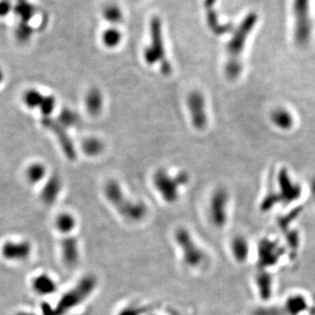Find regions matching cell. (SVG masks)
Segmentation results:
<instances>
[{"label": "cell", "mask_w": 315, "mask_h": 315, "mask_svg": "<svg viewBox=\"0 0 315 315\" xmlns=\"http://www.w3.org/2000/svg\"><path fill=\"white\" fill-rule=\"evenodd\" d=\"M57 100L53 95H45L38 110L42 118H51L56 109Z\"/></svg>", "instance_id": "cell-30"}, {"label": "cell", "mask_w": 315, "mask_h": 315, "mask_svg": "<svg viewBox=\"0 0 315 315\" xmlns=\"http://www.w3.org/2000/svg\"><path fill=\"white\" fill-rule=\"evenodd\" d=\"M4 80V73L3 71V69L0 68V85L3 84V82Z\"/></svg>", "instance_id": "cell-35"}, {"label": "cell", "mask_w": 315, "mask_h": 315, "mask_svg": "<svg viewBox=\"0 0 315 315\" xmlns=\"http://www.w3.org/2000/svg\"><path fill=\"white\" fill-rule=\"evenodd\" d=\"M118 315H141V310L137 307H127L123 309Z\"/></svg>", "instance_id": "cell-34"}, {"label": "cell", "mask_w": 315, "mask_h": 315, "mask_svg": "<svg viewBox=\"0 0 315 315\" xmlns=\"http://www.w3.org/2000/svg\"><path fill=\"white\" fill-rule=\"evenodd\" d=\"M12 10V4L10 0H0V18H5Z\"/></svg>", "instance_id": "cell-33"}, {"label": "cell", "mask_w": 315, "mask_h": 315, "mask_svg": "<svg viewBox=\"0 0 315 315\" xmlns=\"http://www.w3.org/2000/svg\"><path fill=\"white\" fill-rule=\"evenodd\" d=\"M312 193H313V195H314V198H315V178L314 179V180L312 182Z\"/></svg>", "instance_id": "cell-36"}, {"label": "cell", "mask_w": 315, "mask_h": 315, "mask_svg": "<svg viewBox=\"0 0 315 315\" xmlns=\"http://www.w3.org/2000/svg\"><path fill=\"white\" fill-rule=\"evenodd\" d=\"M228 193L224 187L213 192L209 201V219L217 228L225 227L228 222Z\"/></svg>", "instance_id": "cell-8"}, {"label": "cell", "mask_w": 315, "mask_h": 315, "mask_svg": "<svg viewBox=\"0 0 315 315\" xmlns=\"http://www.w3.org/2000/svg\"><path fill=\"white\" fill-rule=\"evenodd\" d=\"M258 264L262 268L275 265L278 260L279 249L276 243L270 240H264L258 243Z\"/></svg>", "instance_id": "cell-15"}, {"label": "cell", "mask_w": 315, "mask_h": 315, "mask_svg": "<svg viewBox=\"0 0 315 315\" xmlns=\"http://www.w3.org/2000/svg\"><path fill=\"white\" fill-rule=\"evenodd\" d=\"M102 15L105 21L112 25H118L124 20V13L121 8L116 4H108L103 8Z\"/></svg>", "instance_id": "cell-26"}, {"label": "cell", "mask_w": 315, "mask_h": 315, "mask_svg": "<svg viewBox=\"0 0 315 315\" xmlns=\"http://www.w3.org/2000/svg\"><path fill=\"white\" fill-rule=\"evenodd\" d=\"M47 175L46 165L42 162H34L30 164L26 169V178L32 185H36L43 181Z\"/></svg>", "instance_id": "cell-21"}, {"label": "cell", "mask_w": 315, "mask_h": 315, "mask_svg": "<svg viewBox=\"0 0 315 315\" xmlns=\"http://www.w3.org/2000/svg\"><path fill=\"white\" fill-rule=\"evenodd\" d=\"M61 257L65 265L74 267L80 259V247L78 240L74 236H66L61 243Z\"/></svg>", "instance_id": "cell-16"}, {"label": "cell", "mask_w": 315, "mask_h": 315, "mask_svg": "<svg viewBox=\"0 0 315 315\" xmlns=\"http://www.w3.org/2000/svg\"><path fill=\"white\" fill-rule=\"evenodd\" d=\"M17 15L20 18V22L29 23L34 16V6L29 3H20L15 7Z\"/></svg>", "instance_id": "cell-32"}, {"label": "cell", "mask_w": 315, "mask_h": 315, "mask_svg": "<svg viewBox=\"0 0 315 315\" xmlns=\"http://www.w3.org/2000/svg\"><path fill=\"white\" fill-rule=\"evenodd\" d=\"M150 45L144 50V60L146 64H160V71L164 76H169L172 73L170 61L167 60V53L164 43L162 22L158 16H153L150 22Z\"/></svg>", "instance_id": "cell-4"}, {"label": "cell", "mask_w": 315, "mask_h": 315, "mask_svg": "<svg viewBox=\"0 0 315 315\" xmlns=\"http://www.w3.org/2000/svg\"><path fill=\"white\" fill-rule=\"evenodd\" d=\"M103 192L110 205L126 220L137 223L146 217L148 212L146 205L142 201H133L127 197L118 181L109 180L104 186Z\"/></svg>", "instance_id": "cell-2"}, {"label": "cell", "mask_w": 315, "mask_h": 315, "mask_svg": "<svg viewBox=\"0 0 315 315\" xmlns=\"http://www.w3.org/2000/svg\"><path fill=\"white\" fill-rule=\"evenodd\" d=\"M258 22V14L251 12L242 19L239 26L233 31L231 38L226 46L227 60L225 64V75L228 80L235 81L239 77L242 70V55L247 41Z\"/></svg>", "instance_id": "cell-1"}, {"label": "cell", "mask_w": 315, "mask_h": 315, "mask_svg": "<svg viewBox=\"0 0 315 315\" xmlns=\"http://www.w3.org/2000/svg\"><path fill=\"white\" fill-rule=\"evenodd\" d=\"M32 287L37 294L47 296L56 291L57 285L55 281L47 274H41L32 281Z\"/></svg>", "instance_id": "cell-19"}, {"label": "cell", "mask_w": 315, "mask_h": 315, "mask_svg": "<svg viewBox=\"0 0 315 315\" xmlns=\"http://www.w3.org/2000/svg\"><path fill=\"white\" fill-rule=\"evenodd\" d=\"M217 2V0H205L204 6L206 9L207 24L209 26V30L211 31L214 35L221 36L233 31V26L230 24L224 25L219 22L218 14L215 8Z\"/></svg>", "instance_id": "cell-13"}, {"label": "cell", "mask_w": 315, "mask_h": 315, "mask_svg": "<svg viewBox=\"0 0 315 315\" xmlns=\"http://www.w3.org/2000/svg\"><path fill=\"white\" fill-rule=\"evenodd\" d=\"M229 248L232 257L235 259V262L239 264L247 262L250 257L251 247L246 237L243 235H235L230 241Z\"/></svg>", "instance_id": "cell-17"}, {"label": "cell", "mask_w": 315, "mask_h": 315, "mask_svg": "<svg viewBox=\"0 0 315 315\" xmlns=\"http://www.w3.org/2000/svg\"><path fill=\"white\" fill-rule=\"evenodd\" d=\"M44 95H43L37 89L30 88L24 92L22 101L27 108L30 110H35V109H39L42 100L44 98Z\"/></svg>", "instance_id": "cell-28"}, {"label": "cell", "mask_w": 315, "mask_h": 315, "mask_svg": "<svg viewBox=\"0 0 315 315\" xmlns=\"http://www.w3.org/2000/svg\"><path fill=\"white\" fill-rule=\"evenodd\" d=\"M42 125L45 129L48 130L57 137L58 143L67 159H69V160H76V152L75 144L68 133V130L60 125L57 120L52 117L42 118Z\"/></svg>", "instance_id": "cell-10"}, {"label": "cell", "mask_w": 315, "mask_h": 315, "mask_svg": "<svg viewBox=\"0 0 315 315\" xmlns=\"http://www.w3.org/2000/svg\"><path fill=\"white\" fill-rule=\"evenodd\" d=\"M307 308V300L301 295H293L285 301V309L291 315L302 314Z\"/></svg>", "instance_id": "cell-29"}, {"label": "cell", "mask_w": 315, "mask_h": 315, "mask_svg": "<svg viewBox=\"0 0 315 315\" xmlns=\"http://www.w3.org/2000/svg\"><path fill=\"white\" fill-rule=\"evenodd\" d=\"M278 184H279V193H277L280 201L286 203H291L300 197L302 189L299 184L293 182L290 178L288 172L282 169L278 174Z\"/></svg>", "instance_id": "cell-12"}, {"label": "cell", "mask_w": 315, "mask_h": 315, "mask_svg": "<svg viewBox=\"0 0 315 315\" xmlns=\"http://www.w3.org/2000/svg\"><path fill=\"white\" fill-rule=\"evenodd\" d=\"M152 181L164 201L172 204L178 201L180 197L179 188L189 181V175L186 172L182 171L172 177L165 169H159L154 173Z\"/></svg>", "instance_id": "cell-7"}, {"label": "cell", "mask_w": 315, "mask_h": 315, "mask_svg": "<svg viewBox=\"0 0 315 315\" xmlns=\"http://www.w3.org/2000/svg\"><path fill=\"white\" fill-rule=\"evenodd\" d=\"M56 120L60 125L67 130L78 127L81 124V118L79 114L68 107L61 109L56 118Z\"/></svg>", "instance_id": "cell-22"}, {"label": "cell", "mask_w": 315, "mask_h": 315, "mask_svg": "<svg viewBox=\"0 0 315 315\" xmlns=\"http://www.w3.org/2000/svg\"><path fill=\"white\" fill-rule=\"evenodd\" d=\"M84 103L90 116L98 117L103 109V93L97 88H92L85 95Z\"/></svg>", "instance_id": "cell-18"}, {"label": "cell", "mask_w": 315, "mask_h": 315, "mask_svg": "<svg viewBox=\"0 0 315 315\" xmlns=\"http://www.w3.org/2000/svg\"><path fill=\"white\" fill-rule=\"evenodd\" d=\"M186 106L189 111L191 123L194 129L202 131L208 125V114L206 109V100L202 93L194 90L186 97Z\"/></svg>", "instance_id": "cell-9"}, {"label": "cell", "mask_w": 315, "mask_h": 315, "mask_svg": "<svg viewBox=\"0 0 315 315\" xmlns=\"http://www.w3.org/2000/svg\"><path fill=\"white\" fill-rule=\"evenodd\" d=\"M97 286V279L93 275H86L82 277L78 283L69 292L61 297L55 308L43 306L42 311L44 315H65L76 307L84 303L91 296Z\"/></svg>", "instance_id": "cell-3"}, {"label": "cell", "mask_w": 315, "mask_h": 315, "mask_svg": "<svg viewBox=\"0 0 315 315\" xmlns=\"http://www.w3.org/2000/svg\"><path fill=\"white\" fill-rule=\"evenodd\" d=\"M292 15L294 41L299 46H305L313 31L311 0H292Z\"/></svg>", "instance_id": "cell-6"}, {"label": "cell", "mask_w": 315, "mask_h": 315, "mask_svg": "<svg viewBox=\"0 0 315 315\" xmlns=\"http://www.w3.org/2000/svg\"><path fill=\"white\" fill-rule=\"evenodd\" d=\"M34 35V29L28 23L20 22L15 30V37L20 43L29 42Z\"/></svg>", "instance_id": "cell-31"}, {"label": "cell", "mask_w": 315, "mask_h": 315, "mask_svg": "<svg viewBox=\"0 0 315 315\" xmlns=\"http://www.w3.org/2000/svg\"><path fill=\"white\" fill-rule=\"evenodd\" d=\"M174 240L180 252L183 262L187 267L196 269L203 266L207 259V255L187 228L183 227L177 228L175 232Z\"/></svg>", "instance_id": "cell-5"}, {"label": "cell", "mask_w": 315, "mask_h": 315, "mask_svg": "<svg viewBox=\"0 0 315 315\" xmlns=\"http://www.w3.org/2000/svg\"><path fill=\"white\" fill-rule=\"evenodd\" d=\"M32 250V244L27 241H8L1 247V255L8 261L21 262L30 257Z\"/></svg>", "instance_id": "cell-11"}, {"label": "cell", "mask_w": 315, "mask_h": 315, "mask_svg": "<svg viewBox=\"0 0 315 315\" xmlns=\"http://www.w3.org/2000/svg\"><path fill=\"white\" fill-rule=\"evenodd\" d=\"M270 121L274 126L282 131H289L292 129L294 121L292 115L288 110L283 108H277L270 114Z\"/></svg>", "instance_id": "cell-20"}, {"label": "cell", "mask_w": 315, "mask_h": 315, "mask_svg": "<svg viewBox=\"0 0 315 315\" xmlns=\"http://www.w3.org/2000/svg\"><path fill=\"white\" fill-rule=\"evenodd\" d=\"M123 35L117 27H109L103 31L101 40L103 45L108 48H115L121 43Z\"/></svg>", "instance_id": "cell-27"}, {"label": "cell", "mask_w": 315, "mask_h": 315, "mask_svg": "<svg viewBox=\"0 0 315 315\" xmlns=\"http://www.w3.org/2000/svg\"><path fill=\"white\" fill-rule=\"evenodd\" d=\"M256 284L258 290V294L263 300H269L272 293L273 280L268 272L263 271L258 274L256 278Z\"/></svg>", "instance_id": "cell-23"}, {"label": "cell", "mask_w": 315, "mask_h": 315, "mask_svg": "<svg viewBox=\"0 0 315 315\" xmlns=\"http://www.w3.org/2000/svg\"><path fill=\"white\" fill-rule=\"evenodd\" d=\"M54 224L58 231L63 235H68L76 228V219L72 214L62 212L58 215Z\"/></svg>", "instance_id": "cell-24"}, {"label": "cell", "mask_w": 315, "mask_h": 315, "mask_svg": "<svg viewBox=\"0 0 315 315\" xmlns=\"http://www.w3.org/2000/svg\"><path fill=\"white\" fill-rule=\"evenodd\" d=\"M19 315H32V314H19Z\"/></svg>", "instance_id": "cell-37"}, {"label": "cell", "mask_w": 315, "mask_h": 315, "mask_svg": "<svg viewBox=\"0 0 315 315\" xmlns=\"http://www.w3.org/2000/svg\"><path fill=\"white\" fill-rule=\"evenodd\" d=\"M62 189V180L60 175L53 174L46 179L41 191V199L44 204L52 206L57 201Z\"/></svg>", "instance_id": "cell-14"}, {"label": "cell", "mask_w": 315, "mask_h": 315, "mask_svg": "<svg viewBox=\"0 0 315 315\" xmlns=\"http://www.w3.org/2000/svg\"><path fill=\"white\" fill-rule=\"evenodd\" d=\"M82 150L89 157H96L103 152L104 144L97 137H87L82 143Z\"/></svg>", "instance_id": "cell-25"}]
</instances>
